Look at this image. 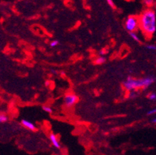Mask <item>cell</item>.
Instances as JSON below:
<instances>
[{"label":"cell","mask_w":156,"mask_h":155,"mask_svg":"<svg viewBox=\"0 0 156 155\" xmlns=\"http://www.w3.org/2000/svg\"><path fill=\"white\" fill-rule=\"evenodd\" d=\"M42 109H43V110L44 111V112H46V113H52V112H53L51 108L48 106H42Z\"/></svg>","instance_id":"7c38bea8"},{"label":"cell","mask_w":156,"mask_h":155,"mask_svg":"<svg viewBox=\"0 0 156 155\" xmlns=\"http://www.w3.org/2000/svg\"><path fill=\"white\" fill-rule=\"evenodd\" d=\"M155 114H156V108L155 109H150L149 111H147V116H152V115H155Z\"/></svg>","instance_id":"9a60e30c"},{"label":"cell","mask_w":156,"mask_h":155,"mask_svg":"<svg viewBox=\"0 0 156 155\" xmlns=\"http://www.w3.org/2000/svg\"><path fill=\"white\" fill-rule=\"evenodd\" d=\"M7 121H8V116H7L5 114L1 113V115H0V123H6Z\"/></svg>","instance_id":"8fae6325"},{"label":"cell","mask_w":156,"mask_h":155,"mask_svg":"<svg viewBox=\"0 0 156 155\" xmlns=\"http://www.w3.org/2000/svg\"><path fill=\"white\" fill-rule=\"evenodd\" d=\"M151 123H156V117H154V119H152V120H151Z\"/></svg>","instance_id":"d6986e66"},{"label":"cell","mask_w":156,"mask_h":155,"mask_svg":"<svg viewBox=\"0 0 156 155\" xmlns=\"http://www.w3.org/2000/svg\"><path fill=\"white\" fill-rule=\"evenodd\" d=\"M106 62V58H105L104 56H100L99 58H97L96 59V62L95 63L98 65H101L103 64H104Z\"/></svg>","instance_id":"ba28073f"},{"label":"cell","mask_w":156,"mask_h":155,"mask_svg":"<svg viewBox=\"0 0 156 155\" xmlns=\"http://www.w3.org/2000/svg\"><path fill=\"white\" fill-rule=\"evenodd\" d=\"M78 96L75 94L69 93L67 94L64 98V103H65V106H67L68 108H71L73 106L76 105V102H78Z\"/></svg>","instance_id":"277c9868"},{"label":"cell","mask_w":156,"mask_h":155,"mask_svg":"<svg viewBox=\"0 0 156 155\" xmlns=\"http://www.w3.org/2000/svg\"><path fill=\"white\" fill-rule=\"evenodd\" d=\"M140 29L146 37H151L156 32V12L152 9H147L139 16Z\"/></svg>","instance_id":"6da1fadb"},{"label":"cell","mask_w":156,"mask_h":155,"mask_svg":"<svg viewBox=\"0 0 156 155\" xmlns=\"http://www.w3.org/2000/svg\"><path fill=\"white\" fill-rule=\"evenodd\" d=\"M106 51H105L104 49L103 50H100V51H99V55H100V56H104L105 55H106Z\"/></svg>","instance_id":"ac0fdd59"},{"label":"cell","mask_w":156,"mask_h":155,"mask_svg":"<svg viewBox=\"0 0 156 155\" xmlns=\"http://www.w3.org/2000/svg\"><path fill=\"white\" fill-rule=\"evenodd\" d=\"M147 99H149L150 101H154L156 100V94L155 93H151L147 96Z\"/></svg>","instance_id":"4fadbf2b"},{"label":"cell","mask_w":156,"mask_h":155,"mask_svg":"<svg viewBox=\"0 0 156 155\" xmlns=\"http://www.w3.org/2000/svg\"><path fill=\"white\" fill-rule=\"evenodd\" d=\"M58 44H59V42H58V41H57V40H55V41H52L50 43V46L51 47V48L57 47Z\"/></svg>","instance_id":"5bb4252c"},{"label":"cell","mask_w":156,"mask_h":155,"mask_svg":"<svg viewBox=\"0 0 156 155\" xmlns=\"http://www.w3.org/2000/svg\"><path fill=\"white\" fill-rule=\"evenodd\" d=\"M146 48H147V50H149V51H156V45H154V44L147 45Z\"/></svg>","instance_id":"2e32d148"},{"label":"cell","mask_w":156,"mask_h":155,"mask_svg":"<svg viewBox=\"0 0 156 155\" xmlns=\"http://www.w3.org/2000/svg\"><path fill=\"white\" fill-rule=\"evenodd\" d=\"M21 123H22V125L24 127L28 129V130H32V131L36 130V126L32 122L30 121V120H27V119H22L21 120Z\"/></svg>","instance_id":"8992f818"},{"label":"cell","mask_w":156,"mask_h":155,"mask_svg":"<svg viewBox=\"0 0 156 155\" xmlns=\"http://www.w3.org/2000/svg\"><path fill=\"white\" fill-rule=\"evenodd\" d=\"M49 140H51L52 145H53L55 148L61 149V147H61V143H60V142H59L58 137H57V136L55 134V133H50V135H49Z\"/></svg>","instance_id":"5b68a950"},{"label":"cell","mask_w":156,"mask_h":155,"mask_svg":"<svg viewBox=\"0 0 156 155\" xmlns=\"http://www.w3.org/2000/svg\"><path fill=\"white\" fill-rule=\"evenodd\" d=\"M106 2L108 3V5H110V7H112V8H115V4H114V2H113V0H106Z\"/></svg>","instance_id":"e0dca14e"},{"label":"cell","mask_w":156,"mask_h":155,"mask_svg":"<svg viewBox=\"0 0 156 155\" xmlns=\"http://www.w3.org/2000/svg\"><path fill=\"white\" fill-rule=\"evenodd\" d=\"M154 0H143V3L144 4V5L147 7H151L154 5Z\"/></svg>","instance_id":"30bf717a"},{"label":"cell","mask_w":156,"mask_h":155,"mask_svg":"<svg viewBox=\"0 0 156 155\" xmlns=\"http://www.w3.org/2000/svg\"><path fill=\"white\" fill-rule=\"evenodd\" d=\"M129 34H130V37L132 38L134 41H137V42H140V41H141V39H140V37H139V36L137 35V33H136V32L129 33Z\"/></svg>","instance_id":"9c48e42d"},{"label":"cell","mask_w":156,"mask_h":155,"mask_svg":"<svg viewBox=\"0 0 156 155\" xmlns=\"http://www.w3.org/2000/svg\"><path fill=\"white\" fill-rule=\"evenodd\" d=\"M124 26L129 33L136 32L138 28H140L139 17L136 16H129L126 19Z\"/></svg>","instance_id":"3957f363"},{"label":"cell","mask_w":156,"mask_h":155,"mask_svg":"<svg viewBox=\"0 0 156 155\" xmlns=\"http://www.w3.org/2000/svg\"><path fill=\"white\" fill-rule=\"evenodd\" d=\"M137 96H138V92H137V90H134V91H130V92H129L127 97H128V99H135L136 97H137Z\"/></svg>","instance_id":"52a82bcc"},{"label":"cell","mask_w":156,"mask_h":155,"mask_svg":"<svg viewBox=\"0 0 156 155\" xmlns=\"http://www.w3.org/2000/svg\"><path fill=\"white\" fill-rule=\"evenodd\" d=\"M155 77L154 75H148L144 79H134L132 77H128L124 82L123 86L127 92L143 89H146L150 85L155 82Z\"/></svg>","instance_id":"7a4b0ae2"}]
</instances>
